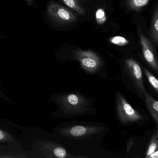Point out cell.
Here are the masks:
<instances>
[{
    "mask_svg": "<svg viewBox=\"0 0 158 158\" xmlns=\"http://www.w3.org/2000/svg\"><path fill=\"white\" fill-rule=\"evenodd\" d=\"M104 123L71 121L57 126L53 135L70 152L85 158H114L115 154L102 146V142L110 132Z\"/></svg>",
    "mask_w": 158,
    "mask_h": 158,
    "instance_id": "cell-1",
    "label": "cell"
},
{
    "mask_svg": "<svg viewBox=\"0 0 158 158\" xmlns=\"http://www.w3.org/2000/svg\"><path fill=\"white\" fill-rule=\"evenodd\" d=\"M49 101L57 106V110L50 113L55 118L72 119L98 114V111L94 107V100L80 91L56 93L51 97Z\"/></svg>",
    "mask_w": 158,
    "mask_h": 158,
    "instance_id": "cell-2",
    "label": "cell"
},
{
    "mask_svg": "<svg viewBox=\"0 0 158 158\" xmlns=\"http://www.w3.org/2000/svg\"><path fill=\"white\" fill-rule=\"evenodd\" d=\"M122 81L128 89L142 99L147 92L143 81V72L140 64L132 58L120 62Z\"/></svg>",
    "mask_w": 158,
    "mask_h": 158,
    "instance_id": "cell-3",
    "label": "cell"
},
{
    "mask_svg": "<svg viewBox=\"0 0 158 158\" xmlns=\"http://www.w3.org/2000/svg\"><path fill=\"white\" fill-rule=\"evenodd\" d=\"M115 111L117 119L123 126L127 127L142 126L148 121V116L143 110L133 108L120 91L115 94Z\"/></svg>",
    "mask_w": 158,
    "mask_h": 158,
    "instance_id": "cell-4",
    "label": "cell"
},
{
    "mask_svg": "<svg viewBox=\"0 0 158 158\" xmlns=\"http://www.w3.org/2000/svg\"><path fill=\"white\" fill-rule=\"evenodd\" d=\"M72 60L79 63V67L87 75L95 76L100 79L108 78L105 62L93 51L77 48L71 51Z\"/></svg>",
    "mask_w": 158,
    "mask_h": 158,
    "instance_id": "cell-5",
    "label": "cell"
},
{
    "mask_svg": "<svg viewBox=\"0 0 158 158\" xmlns=\"http://www.w3.org/2000/svg\"><path fill=\"white\" fill-rule=\"evenodd\" d=\"M31 148L40 151L45 158H85L70 152L59 142L49 139H40L33 142Z\"/></svg>",
    "mask_w": 158,
    "mask_h": 158,
    "instance_id": "cell-6",
    "label": "cell"
},
{
    "mask_svg": "<svg viewBox=\"0 0 158 158\" xmlns=\"http://www.w3.org/2000/svg\"><path fill=\"white\" fill-rule=\"evenodd\" d=\"M46 13L49 20L57 25H69L77 20V16L74 13L53 0H51L48 3Z\"/></svg>",
    "mask_w": 158,
    "mask_h": 158,
    "instance_id": "cell-7",
    "label": "cell"
},
{
    "mask_svg": "<svg viewBox=\"0 0 158 158\" xmlns=\"http://www.w3.org/2000/svg\"><path fill=\"white\" fill-rule=\"evenodd\" d=\"M139 41L142 47V54L146 63L153 73H158V61L154 46L148 39L141 31L140 27L138 29Z\"/></svg>",
    "mask_w": 158,
    "mask_h": 158,
    "instance_id": "cell-8",
    "label": "cell"
},
{
    "mask_svg": "<svg viewBox=\"0 0 158 158\" xmlns=\"http://www.w3.org/2000/svg\"><path fill=\"white\" fill-rule=\"evenodd\" d=\"M143 101L148 110L154 120L156 126H158V102L147 91L143 95Z\"/></svg>",
    "mask_w": 158,
    "mask_h": 158,
    "instance_id": "cell-9",
    "label": "cell"
},
{
    "mask_svg": "<svg viewBox=\"0 0 158 158\" xmlns=\"http://www.w3.org/2000/svg\"><path fill=\"white\" fill-rule=\"evenodd\" d=\"M158 151V126H156L151 138L149 144L148 145L147 151H146L145 158H148L149 156L153 152Z\"/></svg>",
    "mask_w": 158,
    "mask_h": 158,
    "instance_id": "cell-10",
    "label": "cell"
},
{
    "mask_svg": "<svg viewBox=\"0 0 158 158\" xmlns=\"http://www.w3.org/2000/svg\"><path fill=\"white\" fill-rule=\"evenodd\" d=\"M150 35L153 42L156 46L158 43V9L156 7L152 21L151 26L150 28Z\"/></svg>",
    "mask_w": 158,
    "mask_h": 158,
    "instance_id": "cell-11",
    "label": "cell"
},
{
    "mask_svg": "<svg viewBox=\"0 0 158 158\" xmlns=\"http://www.w3.org/2000/svg\"><path fill=\"white\" fill-rule=\"evenodd\" d=\"M143 73L146 77L153 91L158 95V80L156 77L145 66H142Z\"/></svg>",
    "mask_w": 158,
    "mask_h": 158,
    "instance_id": "cell-12",
    "label": "cell"
},
{
    "mask_svg": "<svg viewBox=\"0 0 158 158\" xmlns=\"http://www.w3.org/2000/svg\"><path fill=\"white\" fill-rule=\"evenodd\" d=\"M65 5L81 15H85V10L78 0H61Z\"/></svg>",
    "mask_w": 158,
    "mask_h": 158,
    "instance_id": "cell-13",
    "label": "cell"
},
{
    "mask_svg": "<svg viewBox=\"0 0 158 158\" xmlns=\"http://www.w3.org/2000/svg\"><path fill=\"white\" fill-rule=\"evenodd\" d=\"M149 0H127V4L129 9L135 11H139L147 5Z\"/></svg>",
    "mask_w": 158,
    "mask_h": 158,
    "instance_id": "cell-14",
    "label": "cell"
},
{
    "mask_svg": "<svg viewBox=\"0 0 158 158\" xmlns=\"http://www.w3.org/2000/svg\"><path fill=\"white\" fill-rule=\"evenodd\" d=\"M16 141L15 139L10 133L0 128V143H12Z\"/></svg>",
    "mask_w": 158,
    "mask_h": 158,
    "instance_id": "cell-15",
    "label": "cell"
},
{
    "mask_svg": "<svg viewBox=\"0 0 158 158\" xmlns=\"http://www.w3.org/2000/svg\"><path fill=\"white\" fill-rule=\"evenodd\" d=\"M110 42L118 46H125L128 45L129 41L122 36H115L110 40Z\"/></svg>",
    "mask_w": 158,
    "mask_h": 158,
    "instance_id": "cell-16",
    "label": "cell"
},
{
    "mask_svg": "<svg viewBox=\"0 0 158 158\" xmlns=\"http://www.w3.org/2000/svg\"><path fill=\"white\" fill-rule=\"evenodd\" d=\"M96 19L99 24H102L106 21V16L104 10L102 9H98L96 12Z\"/></svg>",
    "mask_w": 158,
    "mask_h": 158,
    "instance_id": "cell-17",
    "label": "cell"
},
{
    "mask_svg": "<svg viewBox=\"0 0 158 158\" xmlns=\"http://www.w3.org/2000/svg\"><path fill=\"white\" fill-rule=\"evenodd\" d=\"M135 143V139L134 136L131 137L128 139L127 143V153H129L133 148V145Z\"/></svg>",
    "mask_w": 158,
    "mask_h": 158,
    "instance_id": "cell-18",
    "label": "cell"
},
{
    "mask_svg": "<svg viewBox=\"0 0 158 158\" xmlns=\"http://www.w3.org/2000/svg\"><path fill=\"white\" fill-rule=\"evenodd\" d=\"M1 85V81H0V86ZM0 97H1L3 99L9 101H10L11 103H12V102L7 97L5 96L4 94L2 93V91L1 89H0Z\"/></svg>",
    "mask_w": 158,
    "mask_h": 158,
    "instance_id": "cell-19",
    "label": "cell"
},
{
    "mask_svg": "<svg viewBox=\"0 0 158 158\" xmlns=\"http://www.w3.org/2000/svg\"><path fill=\"white\" fill-rule=\"evenodd\" d=\"M158 158V151L153 152L152 154H151L148 158Z\"/></svg>",
    "mask_w": 158,
    "mask_h": 158,
    "instance_id": "cell-20",
    "label": "cell"
},
{
    "mask_svg": "<svg viewBox=\"0 0 158 158\" xmlns=\"http://www.w3.org/2000/svg\"><path fill=\"white\" fill-rule=\"evenodd\" d=\"M27 3L28 5H31L32 4V0H25Z\"/></svg>",
    "mask_w": 158,
    "mask_h": 158,
    "instance_id": "cell-21",
    "label": "cell"
}]
</instances>
